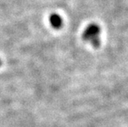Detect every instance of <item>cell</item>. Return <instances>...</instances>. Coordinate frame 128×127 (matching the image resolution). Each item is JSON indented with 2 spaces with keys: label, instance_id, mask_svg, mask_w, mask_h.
<instances>
[{
  "label": "cell",
  "instance_id": "1",
  "mask_svg": "<svg viewBox=\"0 0 128 127\" xmlns=\"http://www.w3.org/2000/svg\"><path fill=\"white\" fill-rule=\"evenodd\" d=\"M100 27L96 23H90L85 28L82 34V39L94 48H98L100 45Z\"/></svg>",
  "mask_w": 128,
  "mask_h": 127
},
{
  "label": "cell",
  "instance_id": "2",
  "mask_svg": "<svg viewBox=\"0 0 128 127\" xmlns=\"http://www.w3.org/2000/svg\"><path fill=\"white\" fill-rule=\"evenodd\" d=\"M51 25L55 29H60L63 25V19L58 14H52L49 17Z\"/></svg>",
  "mask_w": 128,
  "mask_h": 127
},
{
  "label": "cell",
  "instance_id": "3",
  "mask_svg": "<svg viewBox=\"0 0 128 127\" xmlns=\"http://www.w3.org/2000/svg\"><path fill=\"white\" fill-rule=\"evenodd\" d=\"M2 65V62H1V61H0V66Z\"/></svg>",
  "mask_w": 128,
  "mask_h": 127
}]
</instances>
